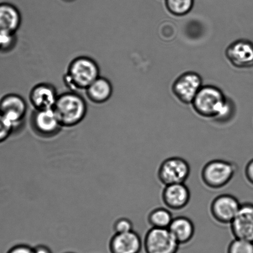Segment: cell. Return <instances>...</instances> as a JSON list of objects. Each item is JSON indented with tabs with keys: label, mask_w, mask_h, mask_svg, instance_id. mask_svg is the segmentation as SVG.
<instances>
[{
	"label": "cell",
	"mask_w": 253,
	"mask_h": 253,
	"mask_svg": "<svg viewBox=\"0 0 253 253\" xmlns=\"http://www.w3.org/2000/svg\"><path fill=\"white\" fill-rule=\"evenodd\" d=\"M193 110L202 118L225 124L232 120L234 105L221 89L212 85H203L192 102Z\"/></svg>",
	"instance_id": "1"
},
{
	"label": "cell",
	"mask_w": 253,
	"mask_h": 253,
	"mask_svg": "<svg viewBox=\"0 0 253 253\" xmlns=\"http://www.w3.org/2000/svg\"><path fill=\"white\" fill-rule=\"evenodd\" d=\"M100 77L98 63L90 57H77L69 63L64 75V83L71 91L78 93L86 89Z\"/></svg>",
	"instance_id": "2"
},
{
	"label": "cell",
	"mask_w": 253,
	"mask_h": 253,
	"mask_svg": "<svg viewBox=\"0 0 253 253\" xmlns=\"http://www.w3.org/2000/svg\"><path fill=\"white\" fill-rule=\"evenodd\" d=\"M53 109L63 127L78 125L88 113V105L83 96L71 91L59 95Z\"/></svg>",
	"instance_id": "3"
},
{
	"label": "cell",
	"mask_w": 253,
	"mask_h": 253,
	"mask_svg": "<svg viewBox=\"0 0 253 253\" xmlns=\"http://www.w3.org/2000/svg\"><path fill=\"white\" fill-rule=\"evenodd\" d=\"M238 170L236 164L224 160L209 161L201 172V178L207 188L221 189L231 182Z\"/></svg>",
	"instance_id": "4"
},
{
	"label": "cell",
	"mask_w": 253,
	"mask_h": 253,
	"mask_svg": "<svg viewBox=\"0 0 253 253\" xmlns=\"http://www.w3.org/2000/svg\"><path fill=\"white\" fill-rule=\"evenodd\" d=\"M191 173L190 164L184 158L172 156L163 160L157 170V178L163 185L187 182Z\"/></svg>",
	"instance_id": "5"
},
{
	"label": "cell",
	"mask_w": 253,
	"mask_h": 253,
	"mask_svg": "<svg viewBox=\"0 0 253 253\" xmlns=\"http://www.w3.org/2000/svg\"><path fill=\"white\" fill-rule=\"evenodd\" d=\"M180 246L168 229L151 228L143 240L146 253H177Z\"/></svg>",
	"instance_id": "6"
},
{
	"label": "cell",
	"mask_w": 253,
	"mask_h": 253,
	"mask_svg": "<svg viewBox=\"0 0 253 253\" xmlns=\"http://www.w3.org/2000/svg\"><path fill=\"white\" fill-rule=\"evenodd\" d=\"M27 111L26 100L18 94L8 93L0 99V114L14 131L23 125Z\"/></svg>",
	"instance_id": "7"
},
{
	"label": "cell",
	"mask_w": 253,
	"mask_h": 253,
	"mask_svg": "<svg viewBox=\"0 0 253 253\" xmlns=\"http://www.w3.org/2000/svg\"><path fill=\"white\" fill-rule=\"evenodd\" d=\"M202 86V76L195 72L188 71L175 79L172 90L178 101L185 105H189L192 103Z\"/></svg>",
	"instance_id": "8"
},
{
	"label": "cell",
	"mask_w": 253,
	"mask_h": 253,
	"mask_svg": "<svg viewBox=\"0 0 253 253\" xmlns=\"http://www.w3.org/2000/svg\"><path fill=\"white\" fill-rule=\"evenodd\" d=\"M237 197L231 194L217 196L210 205V213L215 222L222 225H230L241 207Z\"/></svg>",
	"instance_id": "9"
},
{
	"label": "cell",
	"mask_w": 253,
	"mask_h": 253,
	"mask_svg": "<svg viewBox=\"0 0 253 253\" xmlns=\"http://www.w3.org/2000/svg\"><path fill=\"white\" fill-rule=\"evenodd\" d=\"M225 56L235 68H253V42L250 40H237L227 46Z\"/></svg>",
	"instance_id": "10"
},
{
	"label": "cell",
	"mask_w": 253,
	"mask_h": 253,
	"mask_svg": "<svg viewBox=\"0 0 253 253\" xmlns=\"http://www.w3.org/2000/svg\"><path fill=\"white\" fill-rule=\"evenodd\" d=\"M230 230L235 239L253 243V203L241 205L236 216L230 224Z\"/></svg>",
	"instance_id": "11"
},
{
	"label": "cell",
	"mask_w": 253,
	"mask_h": 253,
	"mask_svg": "<svg viewBox=\"0 0 253 253\" xmlns=\"http://www.w3.org/2000/svg\"><path fill=\"white\" fill-rule=\"evenodd\" d=\"M31 123L35 131L44 137H51L63 128L53 109L34 110Z\"/></svg>",
	"instance_id": "12"
},
{
	"label": "cell",
	"mask_w": 253,
	"mask_h": 253,
	"mask_svg": "<svg viewBox=\"0 0 253 253\" xmlns=\"http://www.w3.org/2000/svg\"><path fill=\"white\" fill-rule=\"evenodd\" d=\"M161 198L163 204L168 209L180 211L189 204L191 192L185 183L165 185Z\"/></svg>",
	"instance_id": "13"
},
{
	"label": "cell",
	"mask_w": 253,
	"mask_h": 253,
	"mask_svg": "<svg viewBox=\"0 0 253 253\" xmlns=\"http://www.w3.org/2000/svg\"><path fill=\"white\" fill-rule=\"evenodd\" d=\"M59 94L54 86L49 83H40L30 91L29 101L34 110L53 109Z\"/></svg>",
	"instance_id": "14"
},
{
	"label": "cell",
	"mask_w": 253,
	"mask_h": 253,
	"mask_svg": "<svg viewBox=\"0 0 253 253\" xmlns=\"http://www.w3.org/2000/svg\"><path fill=\"white\" fill-rule=\"evenodd\" d=\"M143 248V241L135 231L123 234H115L109 244L111 253H140Z\"/></svg>",
	"instance_id": "15"
},
{
	"label": "cell",
	"mask_w": 253,
	"mask_h": 253,
	"mask_svg": "<svg viewBox=\"0 0 253 253\" xmlns=\"http://www.w3.org/2000/svg\"><path fill=\"white\" fill-rule=\"evenodd\" d=\"M21 22V12L15 5L8 2H0V32L16 33Z\"/></svg>",
	"instance_id": "16"
},
{
	"label": "cell",
	"mask_w": 253,
	"mask_h": 253,
	"mask_svg": "<svg viewBox=\"0 0 253 253\" xmlns=\"http://www.w3.org/2000/svg\"><path fill=\"white\" fill-rule=\"evenodd\" d=\"M168 230L180 245L188 244L192 241L196 230L192 220L186 216L173 218Z\"/></svg>",
	"instance_id": "17"
},
{
	"label": "cell",
	"mask_w": 253,
	"mask_h": 253,
	"mask_svg": "<svg viewBox=\"0 0 253 253\" xmlns=\"http://www.w3.org/2000/svg\"><path fill=\"white\" fill-rule=\"evenodd\" d=\"M112 84L108 79L99 77L86 89L89 100L96 104H103L110 100L113 94Z\"/></svg>",
	"instance_id": "18"
},
{
	"label": "cell",
	"mask_w": 253,
	"mask_h": 253,
	"mask_svg": "<svg viewBox=\"0 0 253 253\" xmlns=\"http://www.w3.org/2000/svg\"><path fill=\"white\" fill-rule=\"evenodd\" d=\"M173 218L172 212L167 208L157 207L149 213L148 221L151 228L168 229Z\"/></svg>",
	"instance_id": "19"
},
{
	"label": "cell",
	"mask_w": 253,
	"mask_h": 253,
	"mask_svg": "<svg viewBox=\"0 0 253 253\" xmlns=\"http://www.w3.org/2000/svg\"><path fill=\"white\" fill-rule=\"evenodd\" d=\"M195 0H165L167 11L173 16H185L189 14L193 8Z\"/></svg>",
	"instance_id": "20"
},
{
	"label": "cell",
	"mask_w": 253,
	"mask_h": 253,
	"mask_svg": "<svg viewBox=\"0 0 253 253\" xmlns=\"http://www.w3.org/2000/svg\"><path fill=\"white\" fill-rule=\"evenodd\" d=\"M227 253H253V243L234 238L228 246Z\"/></svg>",
	"instance_id": "21"
},
{
	"label": "cell",
	"mask_w": 253,
	"mask_h": 253,
	"mask_svg": "<svg viewBox=\"0 0 253 253\" xmlns=\"http://www.w3.org/2000/svg\"><path fill=\"white\" fill-rule=\"evenodd\" d=\"M17 42L16 33L0 32V53H6L13 49Z\"/></svg>",
	"instance_id": "22"
},
{
	"label": "cell",
	"mask_w": 253,
	"mask_h": 253,
	"mask_svg": "<svg viewBox=\"0 0 253 253\" xmlns=\"http://www.w3.org/2000/svg\"><path fill=\"white\" fill-rule=\"evenodd\" d=\"M133 224L128 218L121 217L116 220L113 224V230L115 234H123V233L133 231Z\"/></svg>",
	"instance_id": "23"
},
{
	"label": "cell",
	"mask_w": 253,
	"mask_h": 253,
	"mask_svg": "<svg viewBox=\"0 0 253 253\" xmlns=\"http://www.w3.org/2000/svg\"><path fill=\"white\" fill-rule=\"evenodd\" d=\"M14 132L6 119L0 114V143L4 142Z\"/></svg>",
	"instance_id": "24"
},
{
	"label": "cell",
	"mask_w": 253,
	"mask_h": 253,
	"mask_svg": "<svg viewBox=\"0 0 253 253\" xmlns=\"http://www.w3.org/2000/svg\"><path fill=\"white\" fill-rule=\"evenodd\" d=\"M7 253H34V248L27 245H17L12 247Z\"/></svg>",
	"instance_id": "25"
},
{
	"label": "cell",
	"mask_w": 253,
	"mask_h": 253,
	"mask_svg": "<svg viewBox=\"0 0 253 253\" xmlns=\"http://www.w3.org/2000/svg\"><path fill=\"white\" fill-rule=\"evenodd\" d=\"M245 177L248 182L253 186V158L245 166Z\"/></svg>",
	"instance_id": "26"
},
{
	"label": "cell",
	"mask_w": 253,
	"mask_h": 253,
	"mask_svg": "<svg viewBox=\"0 0 253 253\" xmlns=\"http://www.w3.org/2000/svg\"><path fill=\"white\" fill-rule=\"evenodd\" d=\"M34 253H52L51 250L48 247L44 245H37L34 248Z\"/></svg>",
	"instance_id": "27"
},
{
	"label": "cell",
	"mask_w": 253,
	"mask_h": 253,
	"mask_svg": "<svg viewBox=\"0 0 253 253\" xmlns=\"http://www.w3.org/2000/svg\"><path fill=\"white\" fill-rule=\"evenodd\" d=\"M63 1L67 2H71L75 1V0H63Z\"/></svg>",
	"instance_id": "28"
},
{
	"label": "cell",
	"mask_w": 253,
	"mask_h": 253,
	"mask_svg": "<svg viewBox=\"0 0 253 253\" xmlns=\"http://www.w3.org/2000/svg\"></svg>",
	"instance_id": "29"
}]
</instances>
